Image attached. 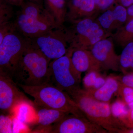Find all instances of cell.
I'll return each instance as SVG.
<instances>
[{
	"label": "cell",
	"mask_w": 133,
	"mask_h": 133,
	"mask_svg": "<svg viewBox=\"0 0 133 133\" xmlns=\"http://www.w3.org/2000/svg\"><path fill=\"white\" fill-rule=\"evenodd\" d=\"M67 6L66 19L73 23L82 19L95 17L98 12L94 0H70Z\"/></svg>",
	"instance_id": "cell-13"
},
{
	"label": "cell",
	"mask_w": 133,
	"mask_h": 133,
	"mask_svg": "<svg viewBox=\"0 0 133 133\" xmlns=\"http://www.w3.org/2000/svg\"><path fill=\"white\" fill-rule=\"evenodd\" d=\"M131 109H133V102L129 103L128 104Z\"/></svg>",
	"instance_id": "cell-33"
},
{
	"label": "cell",
	"mask_w": 133,
	"mask_h": 133,
	"mask_svg": "<svg viewBox=\"0 0 133 133\" xmlns=\"http://www.w3.org/2000/svg\"><path fill=\"white\" fill-rule=\"evenodd\" d=\"M71 49L64 56L50 62V82L60 90L69 93L81 88V73L72 63Z\"/></svg>",
	"instance_id": "cell-5"
},
{
	"label": "cell",
	"mask_w": 133,
	"mask_h": 133,
	"mask_svg": "<svg viewBox=\"0 0 133 133\" xmlns=\"http://www.w3.org/2000/svg\"><path fill=\"white\" fill-rule=\"evenodd\" d=\"M127 8L114 3L96 19L102 28L108 33L117 30L126 24L127 20Z\"/></svg>",
	"instance_id": "cell-12"
},
{
	"label": "cell",
	"mask_w": 133,
	"mask_h": 133,
	"mask_svg": "<svg viewBox=\"0 0 133 133\" xmlns=\"http://www.w3.org/2000/svg\"><path fill=\"white\" fill-rule=\"evenodd\" d=\"M31 41L44 55L51 60L62 57L70 48L69 30L58 27L48 33L32 38Z\"/></svg>",
	"instance_id": "cell-8"
},
{
	"label": "cell",
	"mask_w": 133,
	"mask_h": 133,
	"mask_svg": "<svg viewBox=\"0 0 133 133\" xmlns=\"http://www.w3.org/2000/svg\"><path fill=\"white\" fill-rule=\"evenodd\" d=\"M15 32L8 35L0 43V74L12 78L28 43Z\"/></svg>",
	"instance_id": "cell-7"
},
{
	"label": "cell",
	"mask_w": 133,
	"mask_h": 133,
	"mask_svg": "<svg viewBox=\"0 0 133 133\" xmlns=\"http://www.w3.org/2000/svg\"><path fill=\"white\" fill-rule=\"evenodd\" d=\"M133 61V41L128 43L124 47L120 55L121 70L125 73L129 69Z\"/></svg>",
	"instance_id": "cell-21"
},
{
	"label": "cell",
	"mask_w": 133,
	"mask_h": 133,
	"mask_svg": "<svg viewBox=\"0 0 133 133\" xmlns=\"http://www.w3.org/2000/svg\"><path fill=\"white\" fill-rule=\"evenodd\" d=\"M12 78L0 74V109L4 114H13L19 105L27 102L35 105L22 92Z\"/></svg>",
	"instance_id": "cell-9"
},
{
	"label": "cell",
	"mask_w": 133,
	"mask_h": 133,
	"mask_svg": "<svg viewBox=\"0 0 133 133\" xmlns=\"http://www.w3.org/2000/svg\"><path fill=\"white\" fill-rule=\"evenodd\" d=\"M110 37L95 43L90 51L102 70L119 71L121 70L120 55L116 54L113 38Z\"/></svg>",
	"instance_id": "cell-11"
},
{
	"label": "cell",
	"mask_w": 133,
	"mask_h": 133,
	"mask_svg": "<svg viewBox=\"0 0 133 133\" xmlns=\"http://www.w3.org/2000/svg\"><path fill=\"white\" fill-rule=\"evenodd\" d=\"M34 106L35 105L27 102L22 103L15 109L13 114L14 117L21 123L36 122L37 116Z\"/></svg>",
	"instance_id": "cell-18"
},
{
	"label": "cell",
	"mask_w": 133,
	"mask_h": 133,
	"mask_svg": "<svg viewBox=\"0 0 133 133\" xmlns=\"http://www.w3.org/2000/svg\"><path fill=\"white\" fill-rule=\"evenodd\" d=\"M99 72L92 71L87 72L83 79L84 90H94L102 86L105 82L104 79L100 75Z\"/></svg>",
	"instance_id": "cell-20"
},
{
	"label": "cell",
	"mask_w": 133,
	"mask_h": 133,
	"mask_svg": "<svg viewBox=\"0 0 133 133\" xmlns=\"http://www.w3.org/2000/svg\"><path fill=\"white\" fill-rule=\"evenodd\" d=\"M17 84L24 92L34 98L33 102L36 106L61 110L87 118L69 94L51 82L35 86Z\"/></svg>",
	"instance_id": "cell-3"
},
{
	"label": "cell",
	"mask_w": 133,
	"mask_h": 133,
	"mask_svg": "<svg viewBox=\"0 0 133 133\" xmlns=\"http://www.w3.org/2000/svg\"><path fill=\"white\" fill-rule=\"evenodd\" d=\"M69 94L88 120L109 133H121L127 129L124 123L113 114L110 103L95 99L81 88Z\"/></svg>",
	"instance_id": "cell-2"
},
{
	"label": "cell",
	"mask_w": 133,
	"mask_h": 133,
	"mask_svg": "<svg viewBox=\"0 0 133 133\" xmlns=\"http://www.w3.org/2000/svg\"><path fill=\"white\" fill-rule=\"evenodd\" d=\"M118 93L122 98L124 102L127 104L133 102V88L124 85L119 82Z\"/></svg>",
	"instance_id": "cell-23"
},
{
	"label": "cell",
	"mask_w": 133,
	"mask_h": 133,
	"mask_svg": "<svg viewBox=\"0 0 133 133\" xmlns=\"http://www.w3.org/2000/svg\"><path fill=\"white\" fill-rule=\"evenodd\" d=\"M126 118H128V120L130 121V123L132 124L133 125V109H131V111H129L127 116L125 119Z\"/></svg>",
	"instance_id": "cell-30"
},
{
	"label": "cell",
	"mask_w": 133,
	"mask_h": 133,
	"mask_svg": "<svg viewBox=\"0 0 133 133\" xmlns=\"http://www.w3.org/2000/svg\"><path fill=\"white\" fill-rule=\"evenodd\" d=\"M73 24V29L69 30L70 49L90 50L95 43L111 36V33H108L102 28L95 17L82 19Z\"/></svg>",
	"instance_id": "cell-6"
},
{
	"label": "cell",
	"mask_w": 133,
	"mask_h": 133,
	"mask_svg": "<svg viewBox=\"0 0 133 133\" xmlns=\"http://www.w3.org/2000/svg\"><path fill=\"white\" fill-rule=\"evenodd\" d=\"M121 133H133V128L131 129H126L124 131H122Z\"/></svg>",
	"instance_id": "cell-31"
},
{
	"label": "cell",
	"mask_w": 133,
	"mask_h": 133,
	"mask_svg": "<svg viewBox=\"0 0 133 133\" xmlns=\"http://www.w3.org/2000/svg\"><path fill=\"white\" fill-rule=\"evenodd\" d=\"M128 17L127 22L133 19V4L127 8Z\"/></svg>",
	"instance_id": "cell-28"
},
{
	"label": "cell",
	"mask_w": 133,
	"mask_h": 133,
	"mask_svg": "<svg viewBox=\"0 0 133 133\" xmlns=\"http://www.w3.org/2000/svg\"><path fill=\"white\" fill-rule=\"evenodd\" d=\"M46 9L55 18L57 25L62 27L66 19L65 0H44Z\"/></svg>",
	"instance_id": "cell-17"
},
{
	"label": "cell",
	"mask_w": 133,
	"mask_h": 133,
	"mask_svg": "<svg viewBox=\"0 0 133 133\" xmlns=\"http://www.w3.org/2000/svg\"><path fill=\"white\" fill-rule=\"evenodd\" d=\"M30 1L32 2L36 3H38V4H41L42 2V0H29Z\"/></svg>",
	"instance_id": "cell-32"
},
{
	"label": "cell",
	"mask_w": 133,
	"mask_h": 133,
	"mask_svg": "<svg viewBox=\"0 0 133 133\" xmlns=\"http://www.w3.org/2000/svg\"><path fill=\"white\" fill-rule=\"evenodd\" d=\"M37 120L36 123L39 128L47 129L59 121L67 115V112L57 109L39 107L35 105Z\"/></svg>",
	"instance_id": "cell-16"
},
{
	"label": "cell",
	"mask_w": 133,
	"mask_h": 133,
	"mask_svg": "<svg viewBox=\"0 0 133 133\" xmlns=\"http://www.w3.org/2000/svg\"><path fill=\"white\" fill-rule=\"evenodd\" d=\"M119 82L115 76H109L106 79L104 84L99 88L94 90H85L91 97L102 102L110 103L114 94L118 93Z\"/></svg>",
	"instance_id": "cell-15"
},
{
	"label": "cell",
	"mask_w": 133,
	"mask_h": 133,
	"mask_svg": "<svg viewBox=\"0 0 133 133\" xmlns=\"http://www.w3.org/2000/svg\"><path fill=\"white\" fill-rule=\"evenodd\" d=\"M8 3L1 0L0 3V25L9 22L13 15L12 8Z\"/></svg>",
	"instance_id": "cell-22"
},
{
	"label": "cell",
	"mask_w": 133,
	"mask_h": 133,
	"mask_svg": "<svg viewBox=\"0 0 133 133\" xmlns=\"http://www.w3.org/2000/svg\"><path fill=\"white\" fill-rule=\"evenodd\" d=\"M16 28L15 23L10 22L0 25V43L2 42L6 36L15 31Z\"/></svg>",
	"instance_id": "cell-24"
},
{
	"label": "cell",
	"mask_w": 133,
	"mask_h": 133,
	"mask_svg": "<svg viewBox=\"0 0 133 133\" xmlns=\"http://www.w3.org/2000/svg\"><path fill=\"white\" fill-rule=\"evenodd\" d=\"M5 2L11 5L16 6H21L23 3V0H5Z\"/></svg>",
	"instance_id": "cell-29"
},
{
	"label": "cell",
	"mask_w": 133,
	"mask_h": 133,
	"mask_svg": "<svg viewBox=\"0 0 133 133\" xmlns=\"http://www.w3.org/2000/svg\"><path fill=\"white\" fill-rule=\"evenodd\" d=\"M71 59L77 71L84 72L99 71L102 70L100 64L90 50L83 49H71Z\"/></svg>",
	"instance_id": "cell-14"
},
{
	"label": "cell",
	"mask_w": 133,
	"mask_h": 133,
	"mask_svg": "<svg viewBox=\"0 0 133 133\" xmlns=\"http://www.w3.org/2000/svg\"><path fill=\"white\" fill-rule=\"evenodd\" d=\"M111 37L116 43L124 47L128 43L133 41V19L116 30Z\"/></svg>",
	"instance_id": "cell-19"
},
{
	"label": "cell",
	"mask_w": 133,
	"mask_h": 133,
	"mask_svg": "<svg viewBox=\"0 0 133 133\" xmlns=\"http://www.w3.org/2000/svg\"><path fill=\"white\" fill-rule=\"evenodd\" d=\"M51 133H109L102 127L84 117L69 114L48 128Z\"/></svg>",
	"instance_id": "cell-10"
},
{
	"label": "cell",
	"mask_w": 133,
	"mask_h": 133,
	"mask_svg": "<svg viewBox=\"0 0 133 133\" xmlns=\"http://www.w3.org/2000/svg\"><path fill=\"white\" fill-rule=\"evenodd\" d=\"M21 6L15 24L27 38H35L59 27L51 14L41 4L29 1Z\"/></svg>",
	"instance_id": "cell-4"
},
{
	"label": "cell",
	"mask_w": 133,
	"mask_h": 133,
	"mask_svg": "<svg viewBox=\"0 0 133 133\" xmlns=\"http://www.w3.org/2000/svg\"><path fill=\"white\" fill-rule=\"evenodd\" d=\"M115 3L122 5L127 8L133 4V0H115Z\"/></svg>",
	"instance_id": "cell-27"
},
{
	"label": "cell",
	"mask_w": 133,
	"mask_h": 133,
	"mask_svg": "<svg viewBox=\"0 0 133 133\" xmlns=\"http://www.w3.org/2000/svg\"><path fill=\"white\" fill-rule=\"evenodd\" d=\"M98 12H103L114 4L115 0H94Z\"/></svg>",
	"instance_id": "cell-25"
},
{
	"label": "cell",
	"mask_w": 133,
	"mask_h": 133,
	"mask_svg": "<svg viewBox=\"0 0 133 133\" xmlns=\"http://www.w3.org/2000/svg\"><path fill=\"white\" fill-rule=\"evenodd\" d=\"M28 43L12 77L17 84L41 85L50 82L49 64L47 57L31 39Z\"/></svg>",
	"instance_id": "cell-1"
},
{
	"label": "cell",
	"mask_w": 133,
	"mask_h": 133,
	"mask_svg": "<svg viewBox=\"0 0 133 133\" xmlns=\"http://www.w3.org/2000/svg\"><path fill=\"white\" fill-rule=\"evenodd\" d=\"M116 78L124 85L133 88V73L125 74L124 76H115Z\"/></svg>",
	"instance_id": "cell-26"
}]
</instances>
